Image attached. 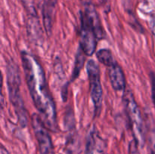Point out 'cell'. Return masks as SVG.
<instances>
[{
  "mask_svg": "<svg viewBox=\"0 0 155 154\" xmlns=\"http://www.w3.org/2000/svg\"><path fill=\"white\" fill-rule=\"evenodd\" d=\"M21 58L26 82L33 104L48 129L57 131L55 104L47 83L43 68L36 57L27 51H21Z\"/></svg>",
  "mask_w": 155,
  "mask_h": 154,
  "instance_id": "obj_1",
  "label": "cell"
},
{
  "mask_svg": "<svg viewBox=\"0 0 155 154\" xmlns=\"http://www.w3.org/2000/svg\"><path fill=\"white\" fill-rule=\"evenodd\" d=\"M6 82L8 98L14 107L19 125L25 128L28 124L27 112L24 106L21 92V75L18 65L13 59L7 61L6 65Z\"/></svg>",
  "mask_w": 155,
  "mask_h": 154,
  "instance_id": "obj_2",
  "label": "cell"
},
{
  "mask_svg": "<svg viewBox=\"0 0 155 154\" xmlns=\"http://www.w3.org/2000/svg\"><path fill=\"white\" fill-rule=\"evenodd\" d=\"M122 101L133 139L138 142L139 146H143L146 140V132L140 110L130 88L127 87L123 92Z\"/></svg>",
  "mask_w": 155,
  "mask_h": 154,
  "instance_id": "obj_3",
  "label": "cell"
},
{
  "mask_svg": "<svg viewBox=\"0 0 155 154\" xmlns=\"http://www.w3.org/2000/svg\"><path fill=\"white\" fill-rule=\"evenodd\" d=\"M86 72L89 82L90 96L95 110V116H99L103 101V91L101 83V72L99 65L93 59L88 60Z\"/></svg>",
  "mask_w": 155,
  "mask_h": 154,
  "instance_id": "obj_4",
  "label": "cell"
},
{
  "mask_svg": "<svg viewBox=\"0 0 155 154\" xmlns=\"http://www.w3.org/2000/svg\"><path fill=\"white\" fill-rule=\"evenodd\" d=\"M31 125L35 134L40 154H54V146L48 127L40 116L33 113L31 116Z\"/></svg>",
  "mask_w": 155,
  "mask_h": 154,
  "instance_id": "obj_5",
  "label": "cell"
},
{
  "mask_svg": "<svg viewBox=\"0 0 155 154\" xmlns=\"http://www.w3.org/2000/svg\"><path fill=\"white\" fill-rule=\"evenodd\" d=\"M80 42L79 47L88 57L93 55L96 51L98 37L92 27L87 23L83 16L80 14Z\"/></svg>",
  "mask_w": 155,
  "mask_h": 154,
  "instance_id": "obj_6",
  "label": "cell"
},
{
  "mask_svg": "<svg viewBox=\"0 0 155 154\" xmlns=\"http://www.w3.org/2000/svg\"><path fill=\"white\" fill-rule=\"evenodd\" d=\"M58 0H43L42 5V23L47 36H51L52 33L55 9Z\"/></svg>",
  "mask_w": 155,
  "mask_h": 154,
  "instance_id": "obj_7",
  "label": "cell"
},
{
  "mask_svg": "<svg viewBox=\"0 0 155 154\" xmlns=\"http://www.w3.org/2000/svg\"><path fill=\"white\" fill-rule=\"evenodd\" d=\"M107 72L109 80L114 90L124 92L127 88V80L124 70L119 63H116L113 66L107 67Z\"/></svg>",
  "mask_w": 155,
  "mask_h": 154,
  "instance_id": "obj_8",
  "label": "cell"
},
{
  "mask_svg": "<svg viewBox=\"0 0 155 154\" xmlns=\"http://www.w3.org/2000/svg\"><path fill=\"white\" fill-rule=\"evenodd\" d=\"M27 36L30 42L36 45L42 43L43 40V32L39 18H27L26 21Z\"/></svg>",
  "mask_w": 155,
  "mask_h": 154,
  "instance_id": "obj_9",
  "label": "cell"
},
{
  "mask_svg": "<svg viewBox=\"0 0 155 154\" xmlns=\"http://www.w3.org/2000/svg\"><path fill=\"white\" fill-rule=\"evenodd\" d=\"M96 57L98 61L104 65L106 67H110L117 63L112 51L107 48H102V49L98 50L96 52Z\"/></svg>",
  "mask_w": 155,
  "mask_h": 154,
  "instance_id": "obj_10",
  "label": "cell"
},
{
  "mask_svg": "<svg viewBox=\"0 0 155 154\" xmlns=\"http://www.w3.org/2000/svg\"><path fill=\"white\" fill-rule=\"evenodd\" d=\"M86 54L83 53L81 48L79 47L78 50H77V54H76L75 61H74V69H73L72 75H71V82H74L78 78L79 75L80 73V71L83 68L85 64V61H86Z\"/></svg>",
  "mask_w": 155,
  "mask_h": 154,
  "instance_id": "obj_11",
  "label": "cell"
},
{
  "mask_svg": "<svg viewBox=\"0 0 155 154\" xmlns=\"http://www.w3.org/2000/svg\"><path fill=\"white\" fill-rule=\"evenodd\" d=\"M27 18H39V0H21Z\"/></svg>",
  "mask_w": 155,
  "mask_h": 154,
  "instance_id": "obj_12",
  "label": "cell"
},
{
  "mask_svg": "<svg viewBox=\"0 0 155 154\" xmlns=\"http://www.w3.org/2000/svg\"><path fill=\"white\" fill-rule=\"evenodd\" d=\"M96 137L97 132L95 127L89 131L86 140V145H85L84 154H94L96 145Z\"/></svg>",
  "mask_w": 155,
  "mask_h": 154,
  "instance_id": "obj_13",
  "label": "cell"
},
{
  "mask_svg": "<svg viewBox=\"0 0 155 154\" xmlns=\"http://www.w3.org/2000/svg\"><path fill=\"white\" fill-rule=\"evenodd\" d=\"M147 141H148V153L155 154V126L147 124Z\"/></svg>",
  "mask_w": 155,
  "mask_h": 154,
  "instance_id": "obj_14",
  "label": "cell"
},
{
  "mask_svg": "<svg viewBox=\"0 0 155 154\" xmlns=\"http://www.w3.org/2000/svg\"><path fill=\"white\" fill-rule=\"evenodd\" d=\"M139 144L135 139L132 140L129 143L128 151L129 154H141L139 148Z\"/></svg>",
  "mask_w": 155,
  "mask_h": 154,
  "instance_id": "obj_15",
  "label": "cell"
},
{
  "mask_svg": "<svg viewBox=\"0 0 155 154\" xmlns=\"http://www.w3.org/2000/svg\"><path fill=\"white\" fill-rule=\"evenodd\" d=\"M150 81H151V98H152L153 104L155 107V72L151 71L149 74Z\"/></svg>",
  "mask_w": 155,
  "mask_h": 154,
  "instance_id": "obj_16",
  "label": "cell"
},
{
  "mask_svg": "<svg viewBox=\"0 0 155 154\" xmlns=\"http://www.w3.org/2000/svg\"><path fill=\"white\" fill-rule=\"evenodd\" d=\"M0 154H9V152L6 147H5L3 145H1V148H0Z\"/></svg>",
  "mask_w": 155,
  "mask_h": 154,
  "instance_id": "obj_17",
  "label": "cell"
}]
</instances>
